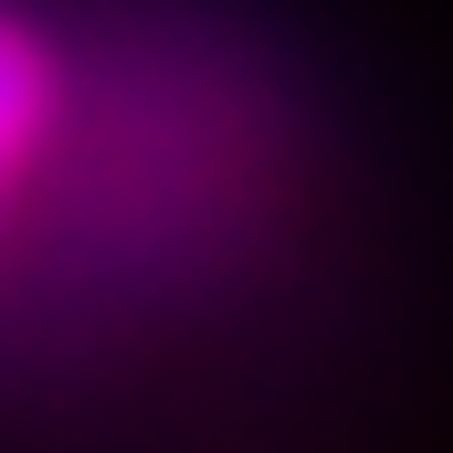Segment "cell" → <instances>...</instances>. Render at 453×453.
<instances>
[{
    "label": "cell",
    "mask_w": 453,
    "mask_h": 453,
    "mask_svg": "<svg viewBox=\"0 0 453 453\" xmlns=\"http://www.w3.org/2000/svg\"><path fill=\"white\" fill-rule=\"evenodd\" d=\"M0 190H11V180H0Z\"/></svg>",
    "instance_id": "cell-2"
},
{
    "label": "cell",
    "mask_w": 453,
    "mask_h": 453,
    "mask_svg": "<svg viewBox=\"0 0 453 453\" xmlns=\"http://www.w3.org/2000/svg\"><path fill=\"white\" fill-rule=\"evenodd\" d=\"M42 127H53V53L21 21H0V180L42 148Z\"/></svg>",
    "instance_id": "cell-1"
}]
</instances>
